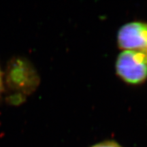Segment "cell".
I'll return each mask as SVG.
<instances>
[{"label": "cell", "instance_id": "1", "mask_svg": "<svg viewBox=\"0 0 147 147\" xmlns=\"http://www.w3.org/2000/svg\"><path fill=\"white\" fill-rule=\"evenodd\" d=\"M6 86L14 94L12 101L16 98L22 101L27 95L36 91L40 84L38 71L28 60L22 57H15L10 61L5 75Z\"/></svg>", "mask_w": 147, "mask_h": 147}, {"label": "cell", "instance_id": "2", "mask_svg": "<svg viewBox=\"0 0 147 147\" xmlns=\"http://www.w3.org/2000/svg\"><path fill=\"white\" fill-rule=\"evenodd\" d=\"M115 72L121 81L140 86L147 80V55L137 51H122L116 59Z\"/></svg>", "mask_w": 147, "mask_h": 147}, {"label": "cell", "instance_id": "3", "mask_svg": "<svg viewBox=\"0 0 147 147\" xmlns=\"http://www.w3.org/2000/svg\"><path fill=\"white\" fill-rule=\"evenodd\" d=\"M117 44L122 51H147V23L131 21L124 24L117 34Z\"/></svg>", "mask_w": 147, "mask_h": 147}, {"label": "cell", "instance_id": "4", "mask_svg": "<svg viewBox=\"0 0 147 147\" xmlns=\"http://www.w3.org/2000/svg\"><path fill=\"white\" fill-rule=\"evenodd\" d=\"M91 147H123L120 144L115 140H104L97 142Z\"/></svg>", "mask_w": 147, "mask_h": 147}, {"label": "cell", "instance_id": "5", "mask_svg": "<svg viewBox=\"0 0 147 147\" xmlns=\"http://www.w3.org/2000/svg\"><path fill=\"white\" fill-rule=\"evenodd\" d=\"M3 75L0 69V93H1L3 89Z\"/></svg>", "mask_w": 147, "mask_h": 147}, {"label": "cell", "instance_id": "6", "mask_svg": "<svg viewBox=\"0 0 147 147\" xmlns=\"http://www.w3.org/2000/svg\"><path fill=\"white\" fill-rule=\"evenodd\" d=\"M146 55H147V51H146Z\"/></svg>", "mask_w": 147, "mask_h": 147}]
</instances>
